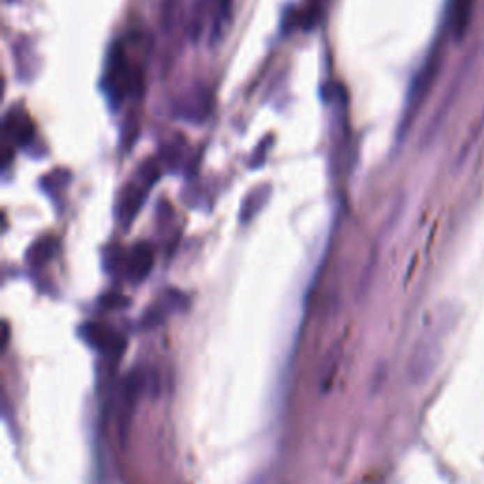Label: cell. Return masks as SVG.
<instances>
[{
    "mask_svg": "<svg viewBox=\"0 0 484 484\" xmlns=\"http://www.w3.org/2000/svg\"><path fill=\"white\" fill-rule=\"evenodd\" d=\"M475 0H452L448 10V29L454 40H462L471 25Z\"/></svg>",
    "mask_w": 484,
    "mask_h": 484,
    "instance_id": "5b68a950",
    "label": "cell"
},
{
    "mask_svg": "<svg viewBox=\"0 0 484 484\" xmlns=\"http://www.w3.org/2000/svg\"><path fill=\"white\" fill-rule=\"evenodd\" d=\"M34 127L31 123V119L27 118L23 112H15L13 110L10 114V118L6 119V135L12 137V140L15 144H27L31 138H33Z\"/></svg>",
    "mask_w": 484,
    "mask_h": 484,
    "instance_id": "ba28073f",
    "label": "cell"
},
{
    "mask_svg": "<svg viewBox=\"0 0 484 484\" xmlns=\"http://www.w3.org/2000/svg\"><path fill=\"white\" fill-rule=\"evenodd\" d=\"M57 250V241L53 236H42L38 241L34 242L33 246L29 248V262L33 263L34 267H40L42 263H46L52 259V255L55 254Z\"/></svg>",
    "mask_w": 484,
    "mask_h": 484,
    "instance_id": "8fae6325",
    "label": "cell"
},
{
    "mask_svg": "<svg viewBox=\"0 0 484 484\" xmlns=\"http://www.w3.org/2000/svg\"><path fill=\"white\" fill-rule=\"evenodd\" d=\"M231 12H233V0H214L212 6V42H218L222 36L223 29L229 25Z\"/></svg>",
    "mask_w": 484,
    "mask_h": 484,
    "instance_id": "30bf717a",
    "label": "cell"
},
{
    "mask_svg": "<svg viewBox=\"0 0 484 484\" xmlns=\"http://www.w3.org/2000/svg\"><path fill=\"white\" fill-rule=\"evenodd\" d=\"M443 337H445V329L432 326L418 339L414 352H412L411 365H409V371L416 380L425 379L433 371V367L439 360V354H441V342H443L441 339Z\"/></svg>",
    "mask_w": 484,
    "mask_h": 484,
    "instance_id": "6da1fadb",
    "label": "cell"
},
{
    "mask_svg": "<svg viewBox=\"0 0 484 484\" xmlns=\"http://www.w3.org/2000/svg\"><path fill=\"white\" fill-rule=\"evenodd\" d=\"M439 61H441V55L439 52H433L428 61L424 63V66L420 68V73L416 74V78L412 82L411 85V93H409V100H407V116H405V123L407 119L411 118L414 110H418V106L422 105V100L425 98L430 87L435 82V76L439 73Z\"/></svg>",
    "mask_w": 484,
    "mask_h": 484,
    "instance_id": "3957f363",
    "label": "cell"
},
{
    "mask_svg": "<svg viewBox=\"0 0 484 484\" xmlns=\"http://www.w3.org/2000/svg\"><path fill=\"white\" fill-rule=\"evenodd\" d=\"M210 112V97L209 93H197V97L191 100L190 105H188V108L183 110V116L190 119H197V121H201V119H204L206 116H209Z\"/></svg>",
    "mask_w": 484,
    "mask_h": 484,
    "instance_id": "7c38bea8",
    "label": "cell"
},
{
    "mask_svg": "<svg viewBox=\"0 0 484 484\" xmlns=\"http://www.w3.org/2000/svg\"><path fill=\"white\" fill-rule=\"evenodd\" d=\"M144 195L146 190L140 183L127 186V190L123 191V197H121V206H119V216H121L125 225H129L133 222V218L138 214V210L144 203Z\"/></svg>",
    "mask_w": 484,
    "mask_h": 484,
    "instance_id": "52a82bcc",
    "label": "cell"
},
{
    "mask_svg": "<svg viewBox=\"0 0 484 484\" xmlns=\"http://www.w3.org/2000/svg\"><path fill=\"white\" fill-rule=\"evenodd\" d=\"M82 335L89 345L106 354H119L123 348V339L116 331L103 327L100 324H85Z\"/></svg>",
    "mask_w": 484,
    "mask_h": 484,
    "instance_id": "277c9868",
    "label": "cell"
},
{
    "mask_svg": "<svg viewBox=\"0 0 484 484\" xmlns=\"http://www.w3.org/2000/svg\"><path fill=\"white\" fill-rule=\"evenodd\" d=\"M153 267V250L148 244H138L135 246L127 259V275L133 282H142L146 276L150 275Z\"/></svg>",
    "mask_w": 484,
    "mask_h": 484,
    "instance_id": "8992f818",
    "label": "cell"
},
{
    "mask_svg": "<svg viewBox=\"0 0 484 484\" xmlns=\"http://www.w3.org/2000/svg\"><path fill=\"white\" fill-rule=\"evenodd\" d=\"M269 197H271V188L269 186H262V188H255L252 193H250L244 203H242V210H241V220L244 223L250 222L252 218L259 212V210L267 204Z\"/></svg>",
    "mask_w": 484,
    "mask_h": 484,
    "instance_id": "9c48e42d",
    "label": "cell"
},
{
    "mask_svg": "<svg viewBox=\"0 0 484 484\" xmlns=\"http://www.w3.org/2000/svg\"><path fill=\"white\" fill-rule=\"evenodd\" d=\"M133 84L131 68L127 65V55L121 44H116L108 53V65L105 73V89L114 105L127 95Z\"/></svg>",
    "mask_w": 484,
    "mask_h": 484,
    "instance_id": "7a4b0ae2",
    "label": "cell"
}]
</instances>
